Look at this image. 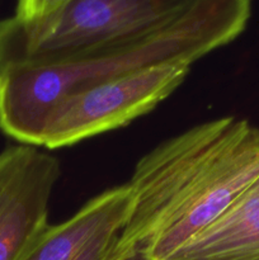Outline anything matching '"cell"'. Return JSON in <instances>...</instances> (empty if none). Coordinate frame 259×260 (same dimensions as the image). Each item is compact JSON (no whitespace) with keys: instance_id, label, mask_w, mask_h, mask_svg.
Returning a JSON list of instances; mask_svg holds the SVG:
<instances>
[{"instance_id":"6da1fadb","label":"cell","mask_w":259,"mask_h":260,"mask_svg":"<svg viewBox=\"0 0 259 260\" xmlns=\"http://www.w3.org/2000/svg\"><path fill=\"white\" fill-rule=\"evenodd\" d=\"M259 175V127L221 117L165 140L137 161L109 260H165L212 225Z\"/></svg>"},{"instance_id":"277c9868","label":"cell","mask_w":259,"mask_h":260,"mask_svg":"<svg viewBox=\"0 0 259 260\" xmlns=\"http://www.w3.org/2000/svg\"><path fill=\"white\" fill-rule=\"evenodd\" d=\"M190 68L185 63L151 66L66 96L46 121L41 147L73 146L126 126L174 93Z\"/></svg>"},{"instance_id":"52a82bcc","label":"cell","mask_w":259,"mask_h":260,"mask_svg":"<svg viewBox=\"0 0 259 260\" xmlns=\"http://www.w3.org/2000/svg\"><path fill=\"white\" fill-rule=\"evenodd\" d=\"M165 260H259V175L221 217Z\"/></svg>"},{"instance_id":"7a4b0ae2","label":"cell","mask_w":259,"mask_h":260,"mask_svg":"<svg viewBox=\"0 0 259 260\" xmlns=\"http://www.w3.org/2000/svg\"><path fill=\"white\" fill-rule=\"evenodd\" d=\"M250 17L249 0H195L174 24L132 47L75 65L5 71L0 75V131L18 144L41 147L46 121L63 98L151 66H192L236 40Z\"/></svg>"},{"instance_id":"5b68a950","label":"cell","mask_w":259,"mask_h":260,"mask_svg":"<svg viewBox=\"0 0 259 260\" xmlns=\"http://www.w3.org/2000/svg\"><path fill=\"white\" fill-rule=\"evenodd\" d=\"M60 161L29 145L0 152V260H23L48 223Z\"/></svg>"},{"instance_id":"8992f818","label":"cell","mask_w":259,"mask_h":260,"mask_svg":"<svg viewBox=\"0 0 259 260\" xmlns=\"http://www.w3.org/2000/svg\"><path fill=\"white\" fill-rule=\"evenodd\" d=\"M128 207L126 184L104 190L70 218L48 226L23 260H109Z\"/></svg>"},{"instance_id":"3957f363","label":"cell","mask_w":259,"mask_h":260,"mask_svg":"<svg viewBox=\"0 0 259 260\" xmlns=\"http://www.w3.org/2000/svg\"><path fill=\"white\" fill-rule=\"evenodd\" d=\"M195 0H22L0 19V75L68 66L132 47L174 24Z\"/></svg>"}]
</instances>
